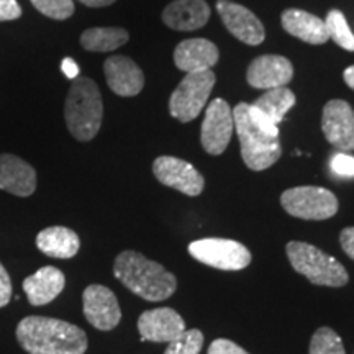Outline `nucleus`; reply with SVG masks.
Here are the masks:
<instances>
[{
  "label": "nucleus",
  "instance_id": "f257e3e1",
  "mask_svg": "<svg viewBox=\"0 0 354 354\" xmlns=\"http://www.w3.org/2000/svg\"><path fill=\"white\" fill-rule=\"evenodd\" d=\"M17 339L28 354H84L86 331L73 323L50 317H26L17 326Z\"/></svg>",
  "mask_w": 354,
  "mask_h": 354
},
{
  "label": "nucleus",
  "instance_id": "f03ea898",
  "mask_svg": "<svg viewBox=\"0 0 354 354\" xmlns=\"http://www.w3.org/2000/svg\"><path fill=\"white\" fill-rule=\"evenodd\" d=\"M113 274L128 290L148 302L169 299L177 289L176 276L138 251H123L115 258Z\"/></svg>",
  "mask_w": 354,
  "mask_h": 354
},
{
  "label": "nucleus",
  "instance_id": "7ed1b4c3",
  "mask_svg": "<svg viewBox=\"0 0 354 354\" xmlns=\"http://www.w3.org/2000/svg\"><path fill=\"white\" fill-rule=\"evenodd\" d=\"M64 118L69 133L77 141L95 138L104 118V102L92 79L76 77L71 84L66 97Z\"/></svg>",
  "mask_w": 354,
  "mask_h": 354
},
{
  "label": "nucleus",
  "instance_id": "20e7f679",
  "mask_svg": "<svg viewBox=\"0 0 354 354\" xmlns=\"http://www.w3.org/2000/svg\"><path fill=\"white\" fill-rule=\"evenodd\" d=\"M233 120L245 165L251 171H264L276 165L282 154L279 135H271L256 125L251 118L250 104L240 102L233 109Z\"/></svg>",
  "mask_w": 354,
  "mask_h": 354
},
{
  "label": "nucleus",
  "instance_id": "39448f33",
  "mask_svg": "<svg viewBox=\"0 0 354 354\" xmlns=\"http://www.w3.org/2000/svg\"><path fill=\"white\" fill-rule=\"evenodd\" d=\"M287 258L292 268L302 274L315 286L343 287L348 284L349 276L344 266L330 254L323 253L317 246L302 241H290L286 246Z\"/></svg>",
  "mask_w": 354,
  "mask_h": 354
},
{
  "label": "nucleus",
  "instance_id": "423d86ee",
  "mask_svg": "<svg viewBox=\"0 0 354 354\" xmlns=\"http://www.w3.org/2000/svg\"><path fill=\"white\" fill-rule=\"evenodd\" d=\"M215 82L216 76L212 69L185 74L171 94L169 112L172 117L183 123L196 120L209 102Z\"/></svg>",
  "mask_w": 354,
  "mask_h": 354
},
{
  "label": "nucleus",
  "instance_id": "0eeeda50",
  "mask_svg": "<svg viewBox=\"0 0 354 354\" xmlns=\"http://www.w3.org/2000/svg\"><path fill=\"white\" fill-rule=\"evenodd\" d=\"M281 203L287 214L302 220H326L338 212V198L328 189L317 185L287 189L281 196Z\"/></svg>",
  "mask_w": 354,
  "mask_h": 354
},
{
  "label": "nucleus",
  "instance_id": "6e6552de",
  "mask_svg": "<svg viewBox=\"0 0 354 354\" xmlns=\"http://www.w3.org/2000/svg\"><path fill=\"white\" fill-rule=\"evenodd\" d=\"M189 254L198 263L221 271H241L251 263V253L245 245L225 238L192 241L189 245Z\"/></svg>",
  "mask_w": 354,
  "mask_h": 354
},
{
  "label": "nucleus",
  "instance_id": "1a4fd4ad",
  "mask_svg": "<svg viewBox=\"0 0 354 354\" xmlns=\"http://www.w3.org/2000/svg\"><path fill=\"white\" fill-rule=\"evenodd\" d=\"M234 131L233 110L228 102L215 99L210 102L203 117L201 130V143L207 153L218 156L228 148Z\"/></svg>",
  "mask_w": 354,
  "mask_h": 354
},
{
  "label": "nucleus",
  "instance_id": "9d476101",
  "mask_svg": "<svg viewBox=\"0 0 354 354\" xmlns=\"http://www.w3.org/2000/svg\"><path fill=\"white\" fill-rule=\"evenodd\" d=\"M153 174L166 187L176 189L189 197L203 192V176L190 162L174 156H159L153 162Z\"/></svg>",
  "mask_w": 354,
  "mask_h": 354
},
{
  "label": "nucleus",
  "instance_id": "9b49d317",
  "mask_svg": "<svg viewBox=\"0 0 354 354\" xmlns=\"http://www.w3.org/2000/svg\"><path fill=\"white\" fill-rule=\"evenodd\" d=\"M82 307L86 320L100 331L113 330L122 320L117 295L105 286H88L82 294Z\"/></svg>",
  "mask_w": 354,
  "mask_h": 354
},
{
  "label": "nucleus",
  "instance_id": "f8f14e48",
  "mask_svg": "<svg viewBox=\"0 0 354 354\" xmlns=\"http://www.w3.org/2000/svg\"><path fill=\"white\" fill-rule=\"evenodd\" d=\"M322 130L326 141L339 151H354V110L348 102L335 99L323 107Z\"/></svg>",
  "mask_w": 354,
  "mask_h": 354
},
{
  "label": "nucleus",
  "instance_id": "ddd939ff",
  "mask_svg": "<svg viewBox=\"0 0 354 354\" xmlns=\"http://www.w3.org/2000/svg\"><path fill=\"white\" fill-rule=\"evenodd\" d=\"M216 12H218L220 19L227 26L228 32L240 41L250 44V46H258L264 41V25L246 7L232 2V0H218L216 2Z\"/></svg>",
  "mask_w": 354,
  "mask_h": 354
},
{
  "label": "nucleus",
  "instance_id": "4468645a",
  "mask_svg": "<svg viewBox=\"0 0 354 354\" xmlns=\"http://www.w3.org/2000/svg\"><path fill=\"white\" fill-rule=\"evenodd\" d=\"M292 77H294V66L287 57L279 55L258 56L248 66L246 73L248 84L263 91L286 87Z\"/></svg>",
  "mask_w": 354,
  "mask_h": 354
},
{
  "label": "nucleus",
  "instance_id": "2eb2a0df",
  "mask_svg": "<svg viewBox=\"0 0 354 354\" xmlns=\"http://www.w3.org/2000/svg\"><path fill=\"white\" fill-rule=\"evenodd\" d=\"M138 331L143 342L171 343L185 331V323L176 310L169 307L153 308L140 315Z\"/></svg>",
  "mask_w": 354,
  "mask_h": 354
},
{
  "label": "nucleus",
  "instance_id": "dca6fc26",
  "mask_svg": "<svg viewBox=\"0 0 354 354\" xmlns=\"http://www.w3.org/2000/svg\"><path fill=\"white\" fill-rule=\"evenodd\" d=\"M105 79L110 91L120 97L138 95L145 87V74L128 56H110L104 63Z\"/></svg>",
  "mask_w": 354,
  "mask_h": 354
},
{
  "label": "nucleus",
  "instance_id": "f3484780",
  "mask_svg": "<svg viewBox=\"0 0 354 354\" xmlns=\"http://www.w3.org/2000/svg\"><path fill=\"white\" fill-rule=\"evenodd\" d=\"M0 189L17 197H30L37 190V171L15 154H0Z\"/></svg>",
  "mask_w": 354,
  "mask_h": 354
},
{
  "label": "nucleus",
  "instance_id": "a211bd4d",
  "mask_svg": "<svg viewBox=\"0 0 354 354\" xmlns=\"http://www.w3.org/2000/svg\"><path fill=\"white\" fill-rule=\"evenodd\" d=\"M218 48L205 38L184 39L174 50V64L185 74L212 69L218 63Z\"/></svg>",
  "mask_w": 354,
  "mask_h": 354
},
{
  "label": "nucleus",
  "instance_id": "6ab92c4d",
  "mask_svg": "<svg viewBox=\"0 0 354 354\" xmlns=\"http://www.w3.org/2000/svg\"><path fill=\"white\" fill-rule=\"evenodd\" d=\"M210 7L205 0H174L162 12V21L177 32H194L207 25Z\"/></svg>",
  "mask_w": 354,
  "mask_h": 354
},
{
  "label": "nucleus",
  "instance_id": "aec40b11",
  "mask_svg": "<svg viewBox=\"0 0 354 354\" xmlns=\"http://www.w3.org/2000/svg\"><path fill=\"white\" fill-rule=\"evenodd\" d=\"M66 286V276L55 266H44L24 281V290L33 307H41L55 300Z\"/></svg>",
  "mask_w": 354,
  "mask_h": 354
},
{
  "label": "nucleus",
  "instance_id": "412c9836",
  "mask_svg": "<svg viewBox=\"0 0 354 354\" xmlns=\"http://www.w3.org/2000/svg\"><path fill=\"white\" fill-rule=\"evenodd\" d=\"M281 21L287 33L308 44H325L330 39L325 21L305 10L287 8L282 12Z\"/></svg>",
  "mask_w": 354,
  "mask_h": 354
},
{
  "label": "nucleus",
  "instance_id": "4be33fe9",
  "mask_svg": "<svg viewBox=\"0 0 354 354\" xmlns=\"http://www.w3.org/2000/svg\"><path fill=\"white\" fill-rule=\"evenodd\" d=\"M37 246L43 254L56 259H71L79 253V234L68 227H48L37 234Z\"/></svg>",
  "mask_w": 354,
  "mask_h": 354
},
{
  "label": "nucleus",
  "instance_id": "5701e85b",
  "mask_svg": "<svg viewBox=\"0 0 354 354\" xmlns=\"http://www.w3.org/2000/svg\"><path fill=\"white\" fill-rule=\"evenodd\" d=\"M295 105V94L287 87H277L266 91L258 100L251 104V107L263 113L269 122L279 127L284 120L286 113Z\"/></svg>",
  "mask_w": 354,
  "mask_h": 354
},
{
  "label": "nucleus",
  "instance_id": "b1692460",
  "mask_svg": "<svg viewBox=\"0 0 354 354\" xmlns=\"http://www.w3.org/2000/svg\"><path fill=\"white\" fill-rule=\"evenodd\" d=\"M130 35L125 28L118 26H99V28H88L81 35V44L84 50L92 53H109L122 48Z\"/></svg>",
  "mask_w": 354,
  "mask_h": 354
},
{
  "label": "nucleus",
  "instance_id": "393cba45",
  "mask_svg": "<svg viewBox=\"0 0 354 354\" xmlns=\"http://www.w3.org/2000/svg\"><path fill=\"white\" fill-rule=\"evenodd\" d=\"M328 38L346 51H354V33L339 10H330L325 20Z\"/></svg>",
  "mask_w": 354,
  "mask_h": 354
},
{
  "label": "nucleus",
  "instance_id": "a878e982",
  "mask_svg": "<svg viewBox=\"0 0 354 354\" xmlns=\"http://www.w3.org/2000/svg\"><path fill=\"white\" fill-rule=\"evenodd\" d=\"M308 354H346L339 335L328 326H322L312 336Z\"/></svg>",
  "mask_w": 354,
  "mask_h": 354
},
{
  "label": "nucleus",
  "instance_id": "bb28decb",
  "mask_svg": "<svg viewBox=\"0 0 354 354\" xmlns=\"http://www.w3.org/2000/svg\"><path fill=\"white\" fill-rule=\"evenodd\" d=\"M203 346V335L201 330H185L172 339L165 354H201Z\"/></svg>",
  "mask_w": 354,
  "mask_h": 354
},
{
  "label": "nucleus",
  "instance_id": "cd10ccee",
  "mask_svg": "<svg viewBox=\"0 0 354 354\" xmlns=\"http://www.w3.org/2000/svg\"><path fill=\"white\" fill-rule=\"evenodd\" d=\"M32 3L39 13L53 20L69 19L76 10L73 0H32Z\"/></svg>",
  "mask_w": 354,
  "mask_h": 354
},
{
  "label": "nucleus",
  "instance_id": "c85d7f7f",
  "mask_svg": "<svg viewBox=\"0 0 354 354\" xmlns=\"http://www.w3.org/2000/svg\"><path fill=\"white\" fill-rule=\"evenodd\" d=\"M331 171L339 177H354V158L348 153H336L331 158Z\"/></svg>",
  "mask_w": 354,
  "mask_h": 354
},
{
  "label": "nucleus",
  "instance_id": "c756f323",
  "mask_svg": "<svg viewBox=\"0 0 354 354\" xmlns=\"http://www.w3.org/2000/svg\"><path fill=\"white\" fill-rule=\"evenodd\" d=\"M209 354H250L246 349H243L240 344L230 342V339L218 338L212 342L209 348Z\"/></svg>",
  "mask_w": 354,
  "mask_h": 354
},
{
  "label": "nucleus",
  "instance_id": "7c9ffc66",
  "mask_svg": "<svg viewBox=\"0 0 354 354\" xmlns=\"http://www.w3.org/2000/svg\"><path fill=\"white\" fill-rule=\"evenodd\" d=\"M21 17V7L17 0H0V21L17 20Z\"/></svg>",
  "mask_w": 354,
  "mask_h": 354
},
{
  "label": "nucleus",
  "instance_id": "2f4dec72",
  "mask_svg": "<svg viewBox=\"0 0 354 354\" xmlns=\"http://www.w3.org/2000/svg\"><path fill=\"white\" fill-rule=\"evenodd\" d=\"M12 299V281L7 269L0 263V308L6 307Z\"/></svg>",
  "mask_w": 354,
  "mask_h": 354
},
{
  "label": "nucleus",
  "instance_id": "473e14b6",
  "mask_svg": "<svg viewBox=\"0 0 354 354\" xmlns=\"http://www.w3.org/2000/svg\"><path fill=\"white\" fill-rule=\"evenodd\" d=\"M339 245H342L344 253L354 261V227L344 228L343 232L339 233Z\"/></svg>",
  "mask_w": 354,
  "mask_h": 354
},
{
  "label": "nucleus",
  "instance_id": "72a5a7b5",
  "mask_svg": "<svg viewBox=\"0 0 354 354\" xmlns=\"http://www.w3.org/2000/svg\"><path fill=\"white\" fill-rule=\"evenodd\" d=\"M61 69H63L66 77L73 79V81L79 76V66L76 61L73 59V57H64L63 63H61Z\"/></svg>",
  "mask_w": 354,
  "mask_h": 354
},
{
  "label": "nucleus",
  "instance_id": "f704fd0d",
  "mask_svg": "<svg viewBox=\"0 0 354 354\" xmlns=\"http://www.w3.org/2000/svg\"><path fill=\"white\" fill-rule=\"evenodd\" d=\"M79 2L84 3V6L92 7V8H100V7H109L112 3L117 2V0H79Z\"/></svg>",
  "mask_w": 354,
  "mask_h": 354
},
{
  "label": "nucleus",
  "instance_id": "c9c22d12",
  "mask_svg": "<svg viewBox=\"0 0 354 354\" xmlns=\"http://www.w3.org/2000/svg\"><path fill=\"white\" fill-rule=\"evenodd\" d=\"M343 79H344V82L348 84V87L353 88V91H354V64L344 69Z\"/></svg>",
  "mask_w": 354,
  "mask_h": 354
}]
</instances>
